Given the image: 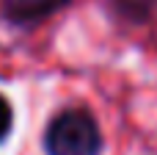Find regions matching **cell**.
I'll return each instance as SVG.
<instances>
[{"label": "cell", "instance_id": "obj_1", "mask_svg": "<svg viewBox=\"0 0 157 155\" xmlns=\"http://www.w3.org/2000/svg\"><path fill=\"white\" fill-rule=\"evenodd\" d=\"M105 139L91 111L63 108L58 111L44 130L47 155H102Z\"/></svg>", "mask_w": 157, "mask_h": 155}, {"label": "cell", "instance_id": "obj_2", "mask_svg": "<svg viewBox=\"0 0 157 155\" xmlns=\"http://www.w3.org/2000/svg\"><path fill=\"white\" fill-rule=\"evenodd\" d=\"M72 0H3V17L14 25H33L58 14Z\"/></svg>", "mask_w": 157, "mask_h": 155}, {"label": "cell", "instance_id": "obj_3", "mask_svg": "<svg viewBox=\"0 0 157 155\" xmlns=\"http://www.w3.org/2000/svg\"><path fill=\"white\" fill-rule=\"evenodd\" d=\"M108 11L127 25H146L157 14V0H102Z\"/></svg>", "mask_w": 157, "mask_h": 155}, {"label": "cell", "instance_id": "obj_4", "mask_svg": "<svg viewBox=\"0 0 157 155\" xmlns=\"http://www.w3.org/2000/svg\"><path fill=\"white\" fill-rule=\"evenodd\" d=\"M11 125H14V111H11V103H8V100L0 94V144L8 139Z\"/></svg>", "mask_w": 157, "mask_h": 155}]
</instances>
